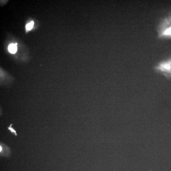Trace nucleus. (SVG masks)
I'll return each mask as SVG.
<instances>
[{
	"instance_id": "nucleus-1",
	"label": "nucleus",
	"mask_w": 171,
	"mask_h": 171,
	"mask_svg": "<svg viewBox=\"0 0 171 171\" xmlns=\"http://www.w3.org/2000/svg\"><path fill=\"white\" fill-rule=\"evenodd\" d=\"M8 50L9 52L12 54H15L17 50V46L14 44L12 43L9 46Z\"/></svg>"
},
{
	"instance_id": "nucleus-2",
	"label": "nucleus",
	"mask_w": 171,
	"mask_h": 171,
	"mask_svg": "<svg viewBox=\"0 0 171 171\" xmlns=\"http://www.w3.org/2000/svg\"><path fill=\"white\" fill-rule=\"evenodd\" d=\"M34 25V22L33 21H32L30 23H29L27 24V25L26 26V28L28 30H30L32 29V28L33 27V25Z\"/></svg>"
},
{
	"instance_id": "nucleus-3",
	"label": "nucleus",
	"mask_w": 171,
	"mask_h": 171,
	"mask_svg": "<svg viewBox=\"0 0 171 171\" xmlns=\"http://www.w3.org/2000/svg\"><path fill=\"white\" fill-rule=\"evenodd\" d=\"M12 124H11V125H10V127H8V130H11V133H14V135H17V134L16 133V131L14 129H13V128H12L11 127V126L12 125Z\"/></svg>"
},
{
	"instance_id": "nucleus-4",
	"label": "nucleus",
	"mask_w": 171,
	"mask_h": 171,
	"mask_svg": "<svg viewBox=\"0 0 171 171\" xmlns=\"http://www.w3.org/2000/svg\"><path fill=\"white\" fill-rule=\"evenodd\" d=\"M164 34L166 35H171V28L165 31Z\"/></svg>"
},
{
	"instance_id": "nucleus-5",
	"label": "nucleus",
	"mask_w": 171,
	"mask_h": 171,
	"mask_svg": "<svg viewBox=\"0 0 171 171\" xmlns=\"http://www.w3.org/2000/svg\"><path fill=\"white\" fill-rule=\"evenodd\" d=\"M15 44L16 45H17V44H17V43H16Z\"/></svg>"
}]
</instances>
